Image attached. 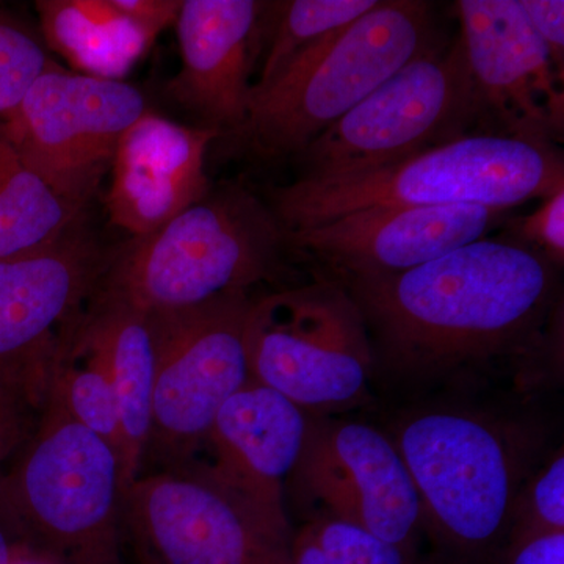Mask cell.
Masks as SVG:
<instances>
[{
	"instance_id": "cell-15",
	"label": "cell",
	"mask_w": 564,
	"mask_h": 564,
	"mask_svg": "<svg viewBox=\"0 0 564 564\" xmlns=\"http://www.w3.org/2000/svg\"><path fill=\"white\" fill-rule=\"evenodd\" d=\"M507 210L458 206L375 207L285 231L288 248L332 280L399 274L485 239Z\"/></svg>"
},
{
	"instance_id": "cell-4",
	"label": "cell",
	"mask_w": 564,
	"mask_h": 564,
	"mask_svg": "<svg viewBox=\"0 0 564 564\" xmlns=\"http://www.w3.org/2000/svg\"><path fill=\"white\" fill-rule=\"evenodd\" d=\"M392 437L421 502L423 530L443 564H489L510 533L527 474L521 434L491 415L432 408Z\"/></svg>"
},
{
	"instance_id": "cell-21",
	"label": "cell",
	"mask_w": 564,
	"mask_h": 564,
	"mask_svg": "<svg viewBox=\"0 0 564 564\" xmlns=\"http://www.w3.org/2000/svg\"><path fill=\"white\" fill-rule=\"evenodd\" d=\"M82 210L29 169L0 118V261L55 242L82 220Z\"/></svg>"
},
{
	"instance_id": "cell-26",
	"label": "cell",
	"mask_w": 564,
	"mask_h": 564,
	"mask_svg": "<svg viewBox=\"0 0 564 564\" xmlns=\"http://www.w3.org/2000/svg\"><path fill=\"white\" fill-rule=\"evenodd\" d=\"M564 530V456L556 452L529 475L516 499L510 534Z\"/></svg>"
},
{
	"instance_id": "cell-32",
	"label": "cell",
	"mask_w": 564,
	"mask_h": 564,
	"mask_svg": "<svg viewBox=\"0 0 564 564\" xmlns=\"http://www.w3.org/2000/svg\"><path fill=\"white\" fill-rule=\"evenodd\" d=\"M24 552L21 534L0 499V564H20Z\"/></svg>"
},
{
	"instance_id": "cell-3",
	"label": "cell",
	"mask_w": 564,
	"mask_h": 564,
	"mask_svg": "<svg viewBox=\"0 0 564 564\" xmlns=\"http://www.w3.org/2000/svg\"><path fill=\"white\" fill-rule=\"evenodd\" d=\"M284 250L285 229L272 207L243 185H223L115 251L91 299L144 313L196 306L270 280Z\"/></svg>"
},
{
	"instance_id": "cell-27",
	"label": "cell",
	"mask_w": 564,
	"mask_h": 564,
	"mask_svg": "<svg viewBox=\"0 0 564 564\" xmlns=\"http://www.w3.org/2000/svg\"><path fill=\"white\" fill-rule=\"evenodd\" d=\"M513 239L543 254L556 269H563L564 188L543 199L529 217L516 223Z\"/></svg>"
},
{
	"instance_id": "cell-2",
	"label": "cell",
	"mask_w": 564,
	"mask_h": 564,
	"mask_svg": "<svg viewBox=\"0 0 564 564\" xmlns=\"http://www.w3.org/2000/svg\"><path fill=\"white\" fill-rule=\"evenodd\" d=\"M564 188L562 152L499 133H470L372 172L299 180L269 191L285 231L375 207L474 206L510 210Z\"/></svg>"
},
{
	"instance_id": "cell-11",
	"label": "cell",
	"mask_w": 564,
	"mask_h": 564,
	"mask_svg": "<svg viewBox=\"0 0 564 564\" xmlns=\"http://www.w3.org/2000/svg\"><path fill=\"white\" fill-rule=\"evenodd\" d=\"M148 110L143 93L128 82L85 76L51 61L2 120L29 169L84 209L109 172L121 137Z\"/></svg>"
},
{
	"instance_id": "cell-20",
	"label": "cell",
	"mask_w": 564,
	"mask_h": 564,
	"mask_svg": "<svg viewBox=\"0 0 564 564\" xmlns=\"http://www.w3.org/2000/svg\"><path fill=\"white\" fill-rule=\"evenodd\" d=\"M44 43L85 76L124 80L158 35L113 0H40Z\"/></svg>"
},
{
	"instance_id": "cell-8",
	"label": "cell",
	"mask_w": 564,
	"mask_h": 564,
	"mask_svg": "<svg viewBox=\"0 0 564 564\" xmlns=\"http://www.w3.org/2000/svg\"><path fill=\"white\" fill-rule=\"evenodd\" d=\"M481 122L462 36L434 44L296 155L300 180L372 172L451 143Z\"/></svg>"
},
{
	"instance_id": "cell-10",
	"label": "cell",
	"mask_w": 564,
	"mask_h": 564,
	"mask_svg": "<svg viewBox=\"0 0 564 564\" xmlns=\"http://www.w3.org/2000/svg\"><path fill=\"white\" fill-rule=\"evenodd\" d=\"M251 304L248 292H232L196 306L150 313L155 383L143 470L147 464L150 470L172 469L195 459L223 404L250 380Z\"/></svg>"
},
{
	"instance_id": "cell-6",
	"label": "cell",
	"mask_w": 564,
	"mask_h": 564,
	"mask_svg": "<svg viewBox=\"0 0 564 564\" xmlns=\"http://www.w3.org/2000/svg\"><path fill=\"white\" fill-rule=\"evenodd\" d=\"M120 456L46 393L35 429L0 473L25 551L47 564H122Z\"/></svg>"
},
{
	"instance_id": "cell-29",
	"label": "cell",
	"mask_w": 564,
	"mask_h": 564,
	"mask_svg": "<svg viewBox=\"0 0 564 564\" xmlns=\"http://www.w3.org/2000/svg\"><path fill=\"white\" fill-rule=\"evenodd\" d=\"M489 564H564V530L510 534Z\"/></svg>"
},
{
	"instance_id": "cell-14",
	"label": "cell",
	"mask_w": 564,
	"mask_h": 564,
	"mask_svg": "<svg viewBox=\"0 0 564 564\" xmlns=\"http://www.w3.org/2000/svg\"><path fill=\"white\" fill-rule=\"evenodd\" d=\"M481 121L499 135L549 144L562 141V77L519 0L456 3Z\"/></svg>"
},
{
	"instance_id": "cell-23",
	"label": "cell",
	"mask_w": 564,
	"mask_h": 564,
	"mask_svg": "<svg viewBox=\"0 0 564 564\" xmlns=\"http://www.w3.org/2000/svg\"><path fill=\"white\" fill-rule=\"evenodd\" d=\"M380 0H289L270 2L269 51L259 80L252 88L269 85L296 58L322 43L326 36L343 31Z\"/></svg>"
},
{
	"instance_id": "cell-22",
	"label": "cell",
	"mask_w": 564,
	"mask_h": 564,
	"mask_svg": "<svg viewBox=\"0 0 564 564\" xmlns=\"http://www.w3.org/2000/svg\"><path fill=\"white\" fill-rule=\"evenodd\" d=\"M47 393L70 419L106 441L120 456L122 466L124 437L117 392L101 355L77 339L76 329L63 348Z\"/></svg>"
},
{
	"instance_id": "cell-12",
	"label": "cell",
	"mask_w": 564,
	"mask_h": 564,
	"mask_svg": "<svg viewBox=\"0 0 564 564\" xmlns=\"http://www.w3.org/2000/svg\"><path fill=\"white\" fill-rule=\"evenodd\" d=\"M113 254L79 221L55 242L0 261V386L41 408L82 307Z\"/></svg>"
},
{
	"instance_id": "cell-13",
	"label": "cell",
	"mask_w": 564,
	"mask_h": 564,
	"mask_svg": "<svg viewBox=\"0 0 564 564\" xmlns=\"http://www.w3.org/2000/svg\"><path fill=\"white\" fill-rule=\"evenodd\" d=\"M292 480L323 514L419 554L421 502L389 434L364 422L311 421Z\"/></svg>"
},
{
	"instance_id": "cell-19",
	"label": "cell",
	"mask_w": 564,
	"mask_h": 564,
	"mask_svg": "<svg viewBox=\"0 0 564 564\" xmlns=\"http://www.w3.org/2000/svg\"><path fill=\"white\" fill-rule=\"evenodd\" d=\"M77 339L101 355L120 403L129 488L143 470L150 443L155 383V340L151 314L128 304L91 299L76 328Z\"/></svg>"
},
{
	"instance_id": "cell-17",
	"label": "cell",
	"mask_w": 564,
	"mask_h": 564,
	"mask_svg": "<svg viewBox=\"0 0 564 564\" xmlns=\"http://www.w3.org/2000/svg\"><path fill=\"white\" fill-rule=\"evenodd\" d=\"M221 133L148 110L126 131L111 162V225L143 239L210 191L206 152Z\"/></svg>"
},
{
	"instance_id": "cell-18",
	"label": "cell",
	"mask_w": 564,
	"mask_h": 564,
	"mask_svg": "<svg viewBox=\"0 0 564 564\" xmlns=\"http://www.w3.org/2000/svg\"><path fill=\"white\" fill-rule=\"evenodd\" d=\"M311 419L280 392L248 380L212 423L203 462L223 480L276 514H285L284 488L302 458Z\"/></svg>"
},
{
	"instance_id": "cell-7",
	"label": "cell",
	"mask_w": 564,
	"mask_h": 564,
	"mask_svg": "<svg viewBox=\"0 0 564 564\" xmlns=\"http://www.w3.org/2000/svg\"><path fill=\"white\" fill-rule=\"evenodd\" d=\"M293 530L195 458L148 470L121 503L122 554L133 564H289Z\"/></svg>"
},
{
	"instance_id": "cell-9",
	"label": "cell",
	"mask_w": 564,
	"mask_h": 564,
	"mask_svg": "<svg viewBox=\"0 0 564 564\" xmlns=\"http://www.w3.org/2000/svg\"><path fill=\"white\" fill-rule=\"evenodd\" d=\"M247 358L251 380L306 413L358 403L375 364L358 304L326 276L252 300Z\"/></svg>"
},
{
	"instance_id": "cell-28",
	"label": "cell",
	"mask_w": 564,
	"mask_h": 564,
	"mask_svg": "<svg viewBox=\"0 0 564 564\" xmlns=\"http://www.w3.org/2000/svg\"><path fill=\"white\" fill-rule=\"evenodd\" d=\"M40 408L28 395L0 386V467L31 437Z\"/></svg>"
},
{
	"instance_id": "cell-25",
	"label": "cell",
	"mask_w": 564,
	"mask_h": 564,
	"mask_svg": "<svg viewBox=\"0 0 564 564\" xmlns=\"http://www.w3.org/2000/svg\"><path fill=\"white\" fill-rule=\"evenodd\" d=\"M50 63L41 41L20 22L0 13V118L18 109Z\"/></svg>"
},
{
	"instance_id": "cell-5",
	"label": "cell",
	"mask_w": 564,
	"mask_h": 564,
	"mask_svg": "<svg viewBox=\"0 0 564 564\" xmlns=\"http://www.w3.org/2000/svg\"><path fill=\"white\" fill-rule=\"evenodd\" d=\"M436 44L432 3L380 0L343 31L252 88L234 137L262 159L296 158L393 74Z\"/></svg>"
},
{
	"instance_id": "cell-31",
	"label": "cell",
	"mask_w": 564,
	"mask_h": 564,
	"mask_svg": "<svg viewBox=\"0 0 564 564\" xmlns=\"http://www.w3.org/2000/svg\"><path fill=\"white\" fill-rule=\"evenodd\" d=\"M113 3L159 36L176 22L182 0H113Z\"/></svg>"
},
{
	"instance_id": "cell-30",
	"label": "cell",
	"mask_w": 564,
	"mask_h": 564,
	"mask_svg": "<svg viewBox=\"0 0 564 564\" xmlns=\"http://www.w3.org/2000/svg\"><path fill=\"white\" fill-rule=\"evenodd\" d=\"M534 31L551 55L552 65L563 79L564 2L563 0H519Z\"/></svg>"
},
{
	"instance_id": "cell-1",
	"label": "cell",
	"mask_w": 564,
	"mask_h": 564,
	"mask_svg": "<svg viewBox=\"0 0 564 564\" xmlns=\"http://www.w3.org/2000/svg\"><path fill=\"white\" fill-rule=\"evenodd\" d=\"M558 270L511 237L399 274L333 281L358 304L375 361L421 380L532 348L554 313Z\"/></svg>"
},
{
	"instance_id": "cell-24",
	"label": "cell",
	"mask_w": 564,
	"mask_h": 564,
	"mask_svg": "<svg viewBox=\"0 0 564 564\" xmlns=\"http://www.w3.org/2000/svg\"><path fill=\"white\" fill-rule=\"evenodd\" d=\"M289 564H422L417 552L386 543L375 534L328 514H318L292 533Z\"/></svg>"
},
{
	"instance_id": "cell-16",
	"label": "cell",
	"mask_w": 564,
	"mask_h": 564,
	"mask_svg": "<svg viewBox=\"0 0 564 564\" xmlns=\"http://www.w3.org/2000/svg\"><path fill=\"white\" fill-rule=\"evenodd\" d=\"M269 7L258 0H182L174 22L182 65L165 93L202 118L203 128L221 135L242 128Z\"/></svg>"
}]
</instances>
